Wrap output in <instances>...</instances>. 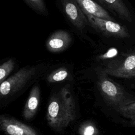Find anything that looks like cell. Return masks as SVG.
<instances>
[{
  "label": "cell",
  "instance_id": "e0dca14e",
  "mask_svg": "<svg viewBox=\"0 0 135 135\" xmlns=\"http://www.w3.org/2000/svg\"><path fill=\"white\" fill-rule=\"evenodd\" d=\"M117 54V50L115 49H111L107 53L103 55L102 58H109L115 56Z\"/></svg>",
  "mask_w": 135,
  "mask_h": 135
},
{
  "label": "cell",
  "instance_id": "ba28073f",
  "mask_svg": "<svg viewBox=\"0 0 135 135\" xmlns=\"http://www.w3.org/2000/svg\"><path fill=\"white\" fill-rule=\"evenodd\" d=\"M72 42L70 33L65 30H60L54 32L45 43L46 49L53 53H60L68 49Z\"/></svg>",
  "mask_w": 135,
  "mask_h": 135
},
{
  "label": "cell",
  "instance_id": "6da1fadb",
  "mask_svg": "<svg viewBox=\"0 0 135 135\" xmlns=\"http://www.w3.org/2000/svg\"><path fill=\"white\" fill-rule=\"evenodd\" d=\"M46 118L49 126L59 132L66 129L75 119V102L69 86L63 87L51 96Z\"/></svg>",
  "mask_w": 135,
  "mask_h": 135
},
{
  "label": "cell",
  "instance_id": "4fadbf2b",
  "mask_svg": "<svg viewBox=\"0 0 135 135\" xmlns=\"http://www.w3.org/2000/svg\"><path fill=\"white\" fill-rule=\"evenodd\" d=\"M115 110L123 117L130 119L132 124H135V101L124 103Z\"/></svg>",
  "mask_w": 135,
  "mask_h": 135
},
{
  "label": "cell",
  "instance_id": "8992f818",
  "mask_svg": "<svg viewBox=\"0 0 135 135\" xmlns=\"http://www.w3.org/2000/svg\"><path fill=\"white\" fill-rule=\"evenodd\" d=\"M63 12L69 22L78 31L83 32L88 20L84 13L75 0H61Z\"/></svg>",
  "mask_w": 135,
  "mask_h": 135
},
{
  "label": "cell",
  "instance_id": "8fae6325",
  "mask_svg": "<svg viewBox=\"0 0 135 135\" xmlns=\"http://www.w3.org/2000/svg\"><path fill=\"white\" fill-rule=\"evenodd\" d=\"M40 99V88L38 84H36L32 88L23 109V117L25 120H31L35 115L38 108Z\"/></svg>",
  "mask_w": 135,
  "mask_h": 135
},
{
  "label": "cell",
  "instance_id": "9c48e42d",
  "mask_svg": "<svg viewBox=\"0 0 135 135\" xmlns=\"http://www.w3.org/2000/svg\"><path fill=\"white\" fill-rule=\"evenodd\" d=\"M105 7L121 19L128 22H132L131 13L122 0H94Z\"/></svg>",
  "mask_w": 135,
  "mask_h": 135
},
{
  "label": "cell",
  "instance_id": "2e32d148",
  "mask_svg": "<svg viewBox=\"0 0 135 135\" xmlns=\"http://www.w3.org/2000/svg\"><path fill=\"white\" fill-rule=\"evenodd\" d=\"M78 132L80 135H98L99 131L94 123L86 121L80 126Z\"/></svg>",
  "mask_w": 135,
  "mask_h": 135
},
{
  "label": "cell",
  "instance_id": "9a60e30c",
  "mask_svg": "<svg viewBox=\"0 0 135 135\" xmlns=\"http://www.w3.org/2000/svg\"><path fill=\"white\" fill-rule=\"evenodd\" d=\"M15 62L13 59H9L6 62L3 63L0 66V82L7 79V76L13 70L15 66Z\"/></svg>",
  "mask_w": 135,
  "mask_h": 135
},
{
  "label": "cell",
  "instance_id": "7c38bea8",
  "mask_svg": "<svg viewBox=\"0 0 135 135\" xmlns=\"http://www.w3.org/2000/svg\"><path fill=\"white\" fill-rule=\"evenodd\" d=\"M70 76L69 70L64 66H61L51 72L46 77L49 83H56L67 80Z\"/></svg>",
  "mask_w": 135,
  "mask_h": 135
},
{
  "label": "cell",
  "instance_id": "277c9868",
  "mask_svg": "<svg viewBox=\"0 0 135 135\" xmlns=\"http://www.w3.org/2000/svg\"><path fill=\"white\" fill-rule=\"evenodd\" d=\"M101 69L108 75L126 79L135 78V52L108 62Z\"/></svg>",
  "mask_w": 135,
  "mask_h": 135
},
{
  "label": "cell",
  "instance_id": "5b68a950",
  "mask_svg": "<svg viewBox=\"0 0 135 135\" xmlns=\"http://www.w3.org/2000/svg\"><path fill=\"white\" fill-rule=\"evenodd\" d=\"M89 24L95 30L102 34L116 38H129L130 35L127 28L113 21L99 18L85 14Z\"/></svg>",
  "mask_w": 135,
  "mask_h": 135
},
{
  "label": "cell",
  "instance_id": "3957f363",
  "mask_svg": "<svg viewBox=\"0 0 135 135\" xmlns=\"http://www.w3.org/2000/svg\"><path fill=\"white\" fill-rule=\"evenodd\" d=\"M97 84L104 100L114 109L129 102L123 89L110 78L101 68L98 71Z\"/></svg>",
  "mask_w": 135,
  "mask_h": 135
},
{
  "label": "cell",
  "instance_id": "7a4b0ae2",
  "mask_svg": "<svg viewBox=\"0 0 135 135\" xmlns=\"http://www.w3.org/2000/svg\"><path fill=\"white\" fill-rule=\"evenodd\" d=\"M47 66L46 64H40L22 68L1 83V99L8 98L16 95L43 74Z\"/></svg>",
  "mask_w": 135,
  "mask_h": 135
},
{
  "label": "cell",
  "instance_id": "5bb4252c",
  "mask_svg": "<svg viewBox=\"0 0 135 135\" xmlns=\"http://www.w3.org/2000/svg\"><path fill=\"white\" fill-rule=\"evenodd\" d=\"M33 10L38 14L47 15L48 10L44 0H23Z\"/></svg>",
  "mask_w": 135,
  "mask_h": 135
},
{
  "label": "cell",
  "instance_id": "30bf717a",
  "mask_svg": "<svg viewBox=\"0 0 135 135\" xmlns=\"http://www.w3.org/2000/svg\"><path fill=\"white\" fill-rule=\"evenodd\" d=\"M85 14L94 16L113 21V18L101 5L94 0H75Z\"/></svg>",
  "mask_w": 135,
  "mask_h": 135
},
{
  "label": "cell",
  "instance_id": "52a82bcc",
  "mask_svg": "<svg viewBox=\"0 0 135 135\" xmlns=\"http://www.w3.org/2000/svg\"><path fill=\"white\" fill-rule=\"evenodd\" d=\"M0 128L7 135H39L32 127L4 114L0 116Z\"/></svg>",
  "mask_w": 135,
  "mask_h": 135
}]
</instances>
